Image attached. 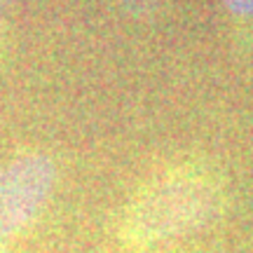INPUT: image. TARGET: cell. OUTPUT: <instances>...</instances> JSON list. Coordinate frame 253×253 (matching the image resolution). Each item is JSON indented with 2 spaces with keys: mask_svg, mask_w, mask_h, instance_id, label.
Segmentation results:
<instances>
[{
  "mask_svg": "<svg viewBox=\"0 0 253 253\" xmlns=\"http://www.w3.org/2000/svg\"><path fill=\"white\" fill-rule=\"evenodd\" d=\"M223 199V183L209 167H171L138 190L125 211L120 237L131 249H148L190 235L220 213Z\"/></svg>",
  "mask_w": 253,
  "mask_h": 253,
  "instance_id": "1",
  "label": "cell"
},
{
  "mask_svg": "<svg viewBox=\"0 0 253 253\" xmlns=\"http://www.w3.org/2000/svg\"><path fill=\"white\" fill-rule=\"evenodd\" d=\"M54 178V162L40 153L19 155L0 167V253L38 218Z\"/></svg>",
  "mask_w": 253,
  "mask_h": 253,
  "instance_id": "2",
  "label": "cell"
},
{
  "mask_svg": "<svg viewBox=\"0 0 253 253\" xmlns=\"http://www.w3.org/2000/svg\"><path fill=\"white\" fill-rule=\"evenodd\" d=\"M223 5L237 17H253V0H223Z\"/></svg>",
  "mask_w": 253,
  "mask_h": 253,
  "instance_id": "3",
  "label": "cell"
},
{
  "mask_svg": "<svg viewBox=\"0 0 253 253\" xmlns=\"http://www.w3.org/2000/svg\"><path fill=\"white\" fill-rule=\"evenodd\" d=\"M157 2L160 0H122V5H125L129 12H150V9L157 7Z\"/></svg>",
  "mask_w": 253,
  "mask_h": 253,
  "instance_id": "4",
  "label": "cell"
},
{
  "mask_svg": "<svg viewBox=\"0 0 253 253\" xmlns=\"http://www.w3.org/2000/svg\"><path fill=\"white\" fill-rule=\"evenodd\" d=\"M12 2H14V0H0V21H2V17L7 14V9L12 7Z\"/></svg>",
  "mask_w": 253,
  "mask_h": 253,
  "instance_id": "5",
  "label": "cell"
}]
</instances>
